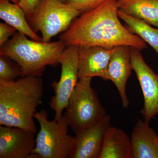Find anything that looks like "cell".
<instances>
[{
    "mask_svg": "<svg viewBox=\"0 0 158 158\" xmlns=\"http://www.w3.org/2000/svg\"><path fill=\"white\" fill-rule=\"evenodd\" d=\"M117 0H107L97 8L80 15L61 34L66 46H99L113 49L127 46L141 51L146 43L122 24Z\"/></svg>",
    "mask_w": 158,
    "mask_h": 158,
    "instance_id": "obj_1",
    "label": "cell"
},
{
    "mask_svg": "<svg viewBox=\"0 0 158 158\" xmlns=\"http://www.w3.org/2000/svg\"><path fill=\"white\" fill-rule=\"evenodd\" d=\"M43 93L40 77L26 76L12 81L0 80V125L36 134L34 115L41 104Z\"/></svg>",
    "mask_w": 158,
    "mask_h": 158,
    "instance_id": "obj_2",
    "label": "cell"
},
{
    "mask_svg": "<svg viewBox=\"0 0 158 158\" xmlns=\"http://www.w3.org/2000/svg\"><path fill=\"white\" fill-rule=\"evenodd\" d=\"M66 46L62 40L45 42L29 40L18 32L0 49V56L9 57L19 65L22 77L42 75L48 65L59 64L60 56Z\"/></svg>",
    "mask_w": 158,
    "mask_h": 158,
    "instance_id": "obj_3",
    "label": "cell"
},
{
    "mask_svg": "<svg viewBox=\"0 0 158 158\" xmlns=\"http://www.w3.org/2000/svg\"><path fill=\"white\" fill-rule=\"evenodd\" d=\"M92 78H79L65 108L69 127L75 135L93 126L107 115L95 90Z\"/></svg>",
    "mask_w": 158,
    "mask_h": 158,
    "instance_id": "obj_4",
    "label": "cell"
},
{
    "mask_svg": "<svg viewBox=\"0 0 158 158\" xmlns=\"http://www.w3.org/2000/svg\"><path fill=\"white\" fill-rule=\"evenodd\" d=\"M34 118L40 129L31 158H69L73 137L68 134L69 123L65 115L59 121H50L45 110L36 112Z\"/></svg>",
    "mask_w": 158,
    "mask_h": 158,
    "instance_id": "obj_5",
    "label": "cell"
},
{
    "mask_svg": "<svg viewBox=\"0 0 158 158\" xmlns=\"http://www.w3.org/2000/svg\"><path fill=\"white\" fill-rule=\"evenodd\" d=\"M81 14L67 3L58 0H39L28 19L34 31L41 33L42 41L49 42L66 31Z\"/></svg>",
    "mask_w": 158,
    "mask_h": 158,
    "instance_id": "obj_6",
    "label": "cell"
},
{
    "mask_svg": "<svg viewBox=\"0 0 158 158\" xmlns=\"http://www.w3.org/2000/svg\"><path fill=\"white\" fill-rule=\"evenodd\" d=\"M61 73L58 81L53 82L54 95L49 105L55 112V120L62 118V112L67 106L69 98L78 81V47L76 46H67L59 58Z\"/></svg>",
    "mask_w": 158,
    "mask_h": 158,
    "instance_id": "obj_7",
    "label": "cell"
},
{
    "mask_svg": "<svg viewBox=\"0 0 158 158\" xmlns=\"http://www.w3.org/2000/svg\"><path fill=\"white\" fill-rule=\"evenodd\" d=\"M140 51L131 48V62L144 97V107L141 113L144 121L149 123L158 114V75L145 63Z\"/></svg>",
    "mask_w": 158,
    "mask_h": 158,
    "instance_id": "obj_8",
    "label": "cell"
},
{
    "mask_svg": "<svg viewBox=\"0 0 158 158\" xmlns=\"http://www.w3.org/2000/svg\"><path fill=\"white\" fill-rule=\"evenodd\" d=\"M111 119L106 115L93 126L75 135L69 158H99Z\"/></svg>",
    "mask_w": 158,
    "mask_h": 158,
    "instance_id": "obj_9",
    "label": "cell"
},
{
    "mask_svg": "<svg viewBox=\"0 0 158 158\" xmlns=\"http://www.w3.org/2000/svg\"><path fill=\"white\" fill-rule=\"evenodd\" d=\"M35 145V134L0 125V158H31Z\"/></svg>",
    "mask_w": 158,
    "mask_h": 158,
    "instance_id": "obj_10",
    "label": "cell"
},
{
    "mask_svg": "<svg viewBox=\"0 0 158 158\" xmlns=\"http://www.w3.org/2000/svg\"><path fill=\"white\" fill-rule=\"evenodd\" d=\"M131 48L119 46L113 48L107 69V80L115 85L121 98L123 107H128L130 102L126 92L128 79L133 70L131 62Z\"/></svg>",
    "mask_w": 158,
    "mask_h": 158,
    "instance_id": "obj_11",
    "label": "cell"
},
{
    "mask_svg": "<svg viewBox=\"0 0 158 158\" xmlns=\"http://www.w3.org/2000/svg\"><path fill=\"white\" fill-rule=\"evenodd\" d=\"M113 48L99 46L78 47L79 79L98 77L107 80L108 65Z\"/></svg>",
    "mask_w": 158,
    "mask_h": 158,
    "instance_id": "obj_12",
    "label": "cell"
},
{
    "mask_svg": "<svg viewBox=\"0 0 158 158\" xmlns=\"http://www.w3.org/2000/svg\"><path fill=\"white\" fill-rule=\"evenodd\" d=\"M133 158H158V136L149 123L139 119L131 137Z\"/></svg>",
    "mask_w": 158,
    "mask_h": 158,
    "instance_id": "obj_13",
    "label": "cell"
},
{
    "mask_svg": "<svg viewBox=\"0 0 158 158\" xmlns=\"http://www.w3.org/2000/svg\"><path fill=\"white\" fill-rule=\"evenodd\" d=\"M99 158H133L131 138L123 130L110 126Z\"/></svg>",
    "mask_w": 158,
    "mask_h": 158,
    "instance_id": "obj_14",
    "label": "cell"
},
{
    "mask_svg": "<svg viewBox=\"0 0 158 158\" xmlns=\"http://www.w3.org/2000/svg\"><path fill=\"white\" fill-rule=\"evenodd\" d=\"M0 18L19 32L33 40L42 41V38L30 27L24 11L19 4L11 3L9 0H0Z\"/></svg>",
    "mask_w": 158,
    "mask_h": 158,
    "instance_id": "obj_15",
    "label": "cell"
},
{
    "mask_svg": "<svg viewBox=\"0 0 158 158\" xmlns=\"http://www.w3.org/2000/svg\"><path fill=\"white\" fill-rule=\"evenodd\" d=\"M118 9L158 28V0H117Z\"/></svg>",
    "mask_w": 158,
    "mask_h": 158,
    "instance_id": "obj_16",
    "label": "cell"
},
{
    "mask_svg": "<svg viewBox=\"0 0 158 158\" xmlns=\"http://www.w3.org/2000/svg\"><path fill=\"white\" fill-rule=\"evenodd\" d=\"M118 15L127 24L131 32L149 44L158 54V28H154L144 21L129 15L119 9Z\"/></svg>",
    "mask_w": 158,
    "mask_h": 158,
    "instance_id": "obj_17",
    "label": "cell"
},
{
    "mask_svg": "<svg viewBox=\"0 0 158 158\" xmlns=\"http://www.w3.org/2000/svg\"><path fill=\"white\" fill-rule=\"evenodd\" d=\"M11 59L5 56H0V80L12 81L22 77V71L19 65L15 64Z\"/></svg>",
    "mask_w": 158,
    "mask_h": 158,
    "instance_id": "obj_18",
    "label": "cell"
},
{
    "mask_svg": "<svg viewBox=\"0 0 158 158\" xmlns=\"http://www.w3.org/2000/svg\"><path fill=\"white\" fill-rule=\"evenodd\" d=\"M107 0H68L66 3L82 13L97 8Z\"/></svg>",
    "mask_w": 158,
    "mask_h": 158,
    "instance_id": "obj_19",
    "label": "cell"
},
{
    "mask_svg": "<svg viewBox=\"0 0 158 158\" xmlns=\"http://www.w3.org/2000/svg\"><path fill=\"white\" fill-rule=\"evenodd\" d=\"M17 31L16 29L7 23H0V47H2L11 35Z\"/></svg>",
    "mask_w": 158,
    "mask_h": 158,
    "instance_id": "obj_20",
    "label": "cell"
},
{
    "mask_svg": "<svg viewBox=\"0 0 158 158\" xmlns=\"http://www.w3.org/2000/svg\"><path fill=\"white\" fill-rule=\"evenodd\" d=\"M39 1V0H19V5L24 11L27 18L28 19L33 14Z\"/></svg>",
    "mask_w": 158,
    "mask_h": 158,
    "instance_id": "obj_21",
    "label": "cell"
},
{
    "mask_svg": "<svg viewBox=\"0 0 158 158\" xmlns=\"http://www.w3.org/2000/svg\"><path fill=\"white\" fill-rule=\"evenodd\" d=\"M9 1L14 4H19V0H9Z\"/></svg>",
    "mask_w": 158,
    "mask_h": 158,
    "instance_id": "obj_22",
    "label": "cell"
},
{
    "mask_svg": "<svg viewBox=\"0 0 158 158\" xmlns=\"http://www.w3.org/2000/svg\"><path fill=\"white\" fill-rule=\"evenodd\" d=\"M58 1H59V2H61L62 3H66L67 2V1L68 0H58Z\"/></svg>",
    "mask_w": 158,
    "mask_h": 158,
    "instance_id": "obj_23",
    "label": "cell"
}]
</instances>
